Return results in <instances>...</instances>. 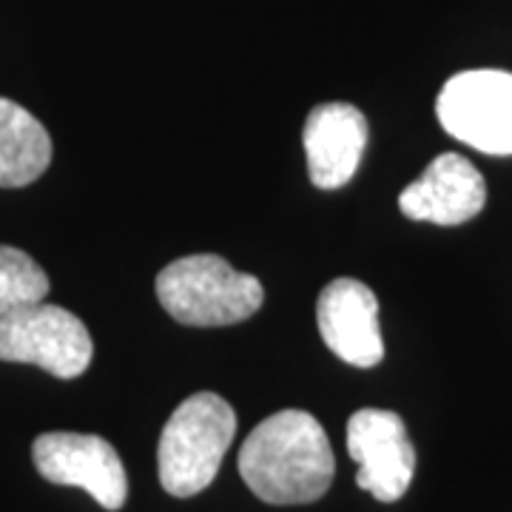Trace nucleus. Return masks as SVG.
<instances>
[{
    "mask_svg": "<svg viewBox=\"0 0 512 512\" xmlns=\"http://www.w3.org/2000/svg\"><path fill=\"white\" fill-rule=\"evenodd\" d=\"M239 476L265 504L319 501L336 476L325 427L305 410H279L259 421L239 450Z\"/></svg>",
    "mask_w": 512,
    "mask_h": 512,
    "instance_id": "obj_1",
    "label": "nucleus"
},
{
    "mask_svg": "<svg viewBox=\"0 0 512 512\" xmlns=\"http://www.w3.org/2000/svg\"><path fill=\"white\" fill-rule=\"evenodd\" d=\"M165 313L185 328H225L262 308V282L217 254L180 256L154 282Z\"/></svg>",
    "mask_w": 512,
    "mask_h": 512,
    "instance_id": "obj_2",
    "label": "nucleus"
},
{
    "mask_svg": "<svg viewBox=\"0 0 512 512\" xmlns=\"http://www.w3.org/2000/svg\"><path fill=\"white\" fill-rule=\"evenodd\" d=\"M237 436V413L217 393L188 396L165 421L157 467L168 495L191 498L211 487L231 441Z\"/></svg>",
    "mask_w": 512,
    "mask_h": 512,
    "instance_id": "obj_3",
    "label": "nucleus"
},
{
    "mask_svg": "<svg viewBox=\"0 0 512 512\" xmlns=\"http://www.w3.org/2000/svg\"><path fill=\"white\" fill-rule=\"evenodd\" d=\"M89 328L60 305H23L0 319V362L43 367L57 379H77L92 365Z\"/></svg>",
    "mask_w": 512,
    "mask_h": 512,
    "instance_id": "obj_4",
    "label": "nucleus"
},
{
    "mask_svg": "<svg viewBox=\"0 0 512 512\" xmlns=\"http://www.w3.org/2000/svg\"><path fill=\"white\" fill-rule=\"evenodd\" d=\"M436 117L450 137L484 154H512V74L473 69L453 74L439 100Z\"/></svg>",
    "mask_w": 512,
    "mask_h": 512,
    "instance_id": "obj_5",
    "label": "nucleus"
},
{
    "mask_svg": "<svg viewBox=\"0 0 512 512\" xmlns=\"http://www.w3.org/2000/svg\"><path fill=\"white\" fill-rule=\"evenodd\" d=\"M40 476L60 487H80L103 510L126 504V467L109 441L92 433H43L32 447Z\"/></svg>",
    "mask_w": 512,
    "mask_h": 512,
    "instance_id": "obj_6",
    "label": "nucleus"
},
{
    "mask_svg": "<svg viewBox=\"0 0 512 512\" xmlns=\"http://www.w3.org/2000/svg\"><path fill=\"white\" fill-rule=\"evenodd\" d=\"M348 453L359 464L356 484L376 501H399L416 473V450L399 413L382 407L356 410L348 421Z\"/></svg>",
    "mask_w": 512,
    "mask_h": 512,
    "instance_id": "obj_7",
    "label": "nucleus"
},
{
    "mask_svg": "<svg viewBox=\"0 0 512 512\" xmlns=\"http://www.w3.org/2000/svg\"><path fill=\"white\" fill-rule=\"evenodd\" d=\"M319 333L342 362L353 367H376L384 359L379 299L359 279H333L316 302Z\"/></svg>",
    "mask_w": 512,
    "mask_h": 512,
    "instance_id": "obj_8",
    "label": "nucleus"
},
{
    "mask_svg": "<svg viewBox=\"0 0 512 512\" xmlns=\"http://www.w3.org/2000/svg\"><path fill=\"white\" fill-rule=\"evenodd\" d=\"M487 202V183L476 165L461 154H439L424 168L416 183L399 194L407 220L433 225H461L481 214Z\"/></svg>",
    "mask_w": 512,
    "mask_h": 512,
    "instance_id": "obj_9",
    "label": "nucleus"
},
{
    "mask_svg": "<svg viewBox=\"0 0 512 512\" xmlns=\"http://www.w3.org/2000/svg\"><path fill=\"white\" fill-rule=\"evenodd\" d=\"M302 143L311 183L322 191H336L353 180L362 163L367 146L365 114L350 103H322L308 114Z\"/></svg>",
    "mask_w": 512,
    "mask_h": 512,
    "instance_id": "obj_10",
    "label": "nucleus"
},
{
    "mask_svg": "<svg viewBox=\"0 0 512 512\" xmlns=\"http://www.w3.org/2000/svg\"><path fill=\"white\" fill-rule=\"evenodd\" d=\"M52 163V137L32 111L0 97V188H23Z\"/></svg>",
    "mask_w": 512,
    "mask_h": 512,
    "instance_id": "obj_11",
    "label": "nucleus"
},
{
    "mask_svg": "<svg viewBox=\"0 0 512 512\" xmlns=\"http://www.w3.org/2000/svg\"><path fill=\"white\" fill-rule=\"evenodd\" d=\"M49 276L32 256L12 245H0V319L23 305L43 302Z\"/></svg>",
    "mask_w": 512,
    "mask_h": 512,
    "instance_id": "obj_12",
    "label": "nucleus"
}]
</instances>
